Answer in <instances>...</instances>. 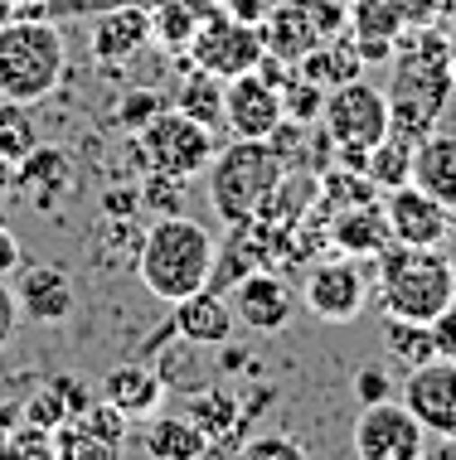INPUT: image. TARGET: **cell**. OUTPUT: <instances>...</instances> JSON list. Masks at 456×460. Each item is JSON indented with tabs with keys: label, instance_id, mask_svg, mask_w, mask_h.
Returning a JSON list of instances; mask_svg holds the SVG:
<instances>
[{
	"label": "cell",
	"instance_id": "obj_1",
	"mask_svg": "<svg viewBox=\"0 0 456 460\" xmlns=\"http://www.w3.org/2000/svg\"><path fill=\"white\" fill-rule=\"evenodd\" d=\"M452 97L447 73V34L437 30H403L393 40V88H389V131L423 141L433 136L442 107Z\"/></svg>",
	"mask_w": 456,
	"mask_h": 460
},
{
	"label": "cell",
	"instance_id": "obj_2",
	"mask_svg": "<svg viewBox=\"0 0 456 460\" xmlns=\"http://www.w3.org/2000/svg\"><path fill=\"white\" fill-rule=\"evenodd\" d=\"M214 233L200 218L165 214L146 228V238L137 243V277L156 301L175 305L184 296L204 291L214 277Z\"/></svg>",
	"mask_w": 456,
	"mask_h": 460
},
{
	"label": "cell",
	"instance_id": "obj_3",
	"mask_svg": "<svg viewBox=\"0 0 456 460\" xmlns=\"http://www.w3.org/2000/svg\"><path fill=\"white\" fill-rule=\"evenodd\" d=\"M374 281L379 301L398 320H433L456 301V262L442 247H413V243H389L374 257Z\"/></svg>",
	"mask_w": 456,
	"mask_h": 460
},
{
	"label": "cell",
	"instance_id": "obj_4",
	"mask_svg": "<svg viewBox=\"0 0 456 460\" xmlns=\"http://www.w3.org/2000/svg\"><path fill=\"white\" fill-rule=\"evenodd\" d=\"M68 73V40L58 24L40 15L0 24V97L10 102H44Z\"/></svg>",
	"mask_w": 456,
	"mask_h": 460
},
{
	"label": "cell",
	"instance_id": "obj_5",
	"mask_svg": "<svg viewBox=\"0 0 456 460\" xmlns=\"http://www.w3.org/2000/svg\"><path fill=\"white\" fill-rule=\"evenodd\" d=\"M282 155L267 141H253V136H233L224 151H214L209 160V208L219 214V223H253L263 214L273 184L282 180Z\"/></svg>",
	"mask_w": 456,
	"mask_h": 460
},
{
	"label": "cell",
	"instance_id": "obj_6",
	"mask_svg": "<svg viewBox=\"0 0 456 460\" xmlns=\"http://www.w3.org/2000/svg\"><path fill=\"white\" fill-rule=\"evenodd\" d=\"M320 121H326L330 146L340 151V165L364 170V155L389 136V93H379L374 83H360V78L335 83L326 93Z\"/></svg>",
	"mask_w": 456,
	"mask_h": 460
},
{
	"label": "cell",
	"instance_id": "obj_7",
	"mask_svg": "<svg viewBox=\"0 0 456 460\" xmlns=\"http://www.w3.org/2000/svg\"><path fill=\"white\" fill-rule=\"evenodd\" d=\"M214 151H219L214 127L194 121L190 111H180V107H160L156 117L137 131L141 170H165V175L194 180V175H204V170H209Z\"/></svg>",
	"mask_w": 456,
	"mask_h": 460
},
{
	"label": "cell",
	"instance_id": "obj_8",
	"mask_svg": "<svg viewBox=\"0 0 456 460\" xmlns=\"http://www.w3.org/2000/svg\"><path fill=\"white\" fill-rule=\"evenodd\" d=\"M263 54H267L263 49V24L238 20V15H228V10L204 15L200 30H194V40H190V64L204 68V73H219L224 83L257 68Z\"/></svg>",
	"mask_w": 456,
	"mask_h": 460
},
{
	"label": "cell",
	"instance_id": "obj_9",
	"mask_svg": "<svg viewBox=\"0 0 456 460\" xmlns=\"http://www.w3.org/2000/svg\"><path fill=\"white\" fill-rule=\"evenodd\" d=\"M427 441H433L427 427L403 407V397L398 402H393V397L364 402L360 421H354V431H350V446L360 460H417V456H427Z\"/></svg>",
	"mask_w": 456,
	"mask_h": 460
},
{
	"label": "cell",
	"instance_id": "obj_10",
	"mask_svg": "<svg viewBox=\"0 0 456 460\" xmlns=\"http://www.w3.org/2000/svg\"><path fill=\"white\" fill-rule=\"evenodd\" d=\"M301 305L311 310L326 325H350V320L364 315L369 305V277L360 257H326V262H311L301 286Z\"/></svg>",
	"mask_w": 456,
	"mask_h": 460
},
{
	"label": "cell",
	"instance_id": "obj_11",
	"mask_svg": "<svg viewBox=\"0 0 456 460\" xmlns=\"http://www.w3.org/2000/svg\"><path fill=\"white\" fill-rule=\"evenodd\" d=\"M403 407L427 427V437H456V358H427L408 368Z\"/></svg>",
	"mask_w": 456,
	"mask_h": 460
},
{
	"label": "cell",
	"instance_id": "obj_12",
	"mask_svg": "<svg viewBox=\"0 0 456 460\" xmlns=\"http://www.w3.org/2000/svg\"><path fill=\"white\" fill-rule=\"evenodd\" d=\"M282 117H287V111H282V88L263 68H248V73H238V78L224 83V127L233 136L267 141Z\"/></svg>",
	"mask_w": 456,
	"mask_h": 460
},
{
	"label": "cell",
	"instance_id": "obj_13",
	"mask_svg": "<svg viewBox=\"0 0 456 460\" xmlns=\"http://www.w3.org/2000/svg\"><path fill=\"white\" fill-rule=\"evenodd\" d=\"M228 305H233V315H238V325H248L257 334H277V330L291 325V315H297V291H291L277 271L253 267L248 277L228 291Z\"/></svg>",
	"mask_w": 456,
	"mask_h": 460
},
{
	"label": "cell",
	"instance_id": "obj_14",
	"mask_svg": "<svg viewBox=\"0 0 456 460\" xmlns=\"http://www.w3.org/2000/svg\"><path fill=\"white\" fill-rule=\"evenodd\" d=\"M384 218H389V233L393 243H413V247H442L452 238V208L437 204L427 190H417V184H398V190H389L384 199Z\"/></svg>",
	"mask_w": 456,
	"mask_h": 460
},
{
	"label": "cell",
	"instance_id": "obj_15",
	"mask_svg": "<svg viewBox=\"0 0 456 460\" xmlns=\"http://www.w3.org/2000/svg\"><path fill=\"white\" fill-rule=\"evenodd\" d=\"M175 315H170V325L190 349H224L233 340V325H238V315H233L228 296L214 291V286H204V291L184 296V301L170 305Z\"/></svg>",
	"mask_w": 456,
	"mask_h": 460
},
{
	"label": "cell",
	"instance_id": "obj_16",
	"mask_svg": "<svg viewBox=\"0 0 456 460\" xmlns=\"http://www.w3.org/2000/svg\"><path fill=\"white\" fill-rule=\"evenodd\" d=\"M330 243H335V252L344 257H360V262H374L379 252L393 243L389 233V218H384V204H350V208H335V218H330Z\"/></svg>",
	"mask_w": 456,
	"mask_h": 460
},
{
	"label": "cell",
	"instance_id": "obj_17",
	"mask_svg": "<svg viewBox=\"0 0 456 460\" xmlns=\"http://www.w3.org/2000/svg\"><path fill=\"white\" fill-rule=\"evenodd\" d=\"M15 301H20V315L34 320V325H64L73 310V286L64 267H20Z\"/></svg>",
	"mask_w": 456,
	"mask_h": 460
},
{
	"label": "cell",
	"instance_id": "obj_18",
	"mask_svg": "<svg viewBox=\"0 0 456 460\" xmlns=\"http://www.w3.org/2000/svg\"><path fill=\"white\" fill-rule=\"evenodd\" d=\"M160 393H165V383H160V373L146 368V364H121L112 373H103V383H97V397H103L107 407H117L127 421L151 417L160 407Z\"/></svg>",
	"mask_w": 456,
	"mask_h": 460
},
{
	"label": "cell",
	"instance_id": "obj_19",
	"mask_svg": "<svg viewBox=\"0 0 456 460\" xmlns=\"http://www.w3.org/2000/svg\"><path fill=\"white\" fill-rule=\"evenodd\" d=\"M146 456L156 460H200L214 451V441H209V431L194 421L190 412H151V427H146Z\"/></svg>",
	"mask_w": 456,
	"mask_h": 460
},
{
	"label": "cell",
	"instance_id": "obj_20",
	"mask_svg": "<svg viewBox=\"0 0 456 460\" xmlns=\"http://www.w3.org/2000/svg\"><path fill=\"white\" fill-rule=\"evenodd\" d=\"M413 184L427 190L437 204H447L456 214V136L447 131H433L417 141L413 151Z\"/></svg>",
	"mask_w": 456,
	"mask_h": 460
},
{
	"label": "cell",
	"instance_id": "obj_21",
	"mask_svg": "<svg viewBox=\"0 0 456 460\" xmlns=\"http://www.w3.org/2000/svg\"><path fill=\"white\" fill-rule=\"evenodd\" d=\"M141 44H151V10H141V5L107 10L93 30V54L103 58V64H121V58H131Z\"/></svg>",
	"mask_w": 456,
	"mask_h": 460
},
{
	"label": "cell",
	"instance_id": "obj_22",
	"mask_svg": "<svg viewBox=\"0 0 456 460\" xmlns=\"http://www.w3.org/2000/svg\"><path fill=\"white\" fill-rule=\"evenodd\" d=\"M316 199H320V175L306 170V165H291V170H282V180L273 184V194H267V204H263L257 218L291 233V223H301L306 214H311Z\"/></svg>",
	"mask_w": 456,
	"mask_h": 460
},
{
	"label": "cell",
	"instance_id": "obj_23",
	"mask_svg": "<svg viewBox=\"0 0 456 460\" xmlns=\"http://www.w3.org/2000/svg\"><path fill=\"white\" fill-rule=\"evenodd\" d=\"M68 155L58 146H34L24 160H15V190L30 194L40 208H54V199L68 190Z\"/></svg>",
	"mask_w": 456,
	"mask_h": 460
},
{
	"label": "cell",
	"instance_id": "obj_24",
	"mask_svg": "<svg viewBox=\"0 0 456 460\" xmlns=\"http://www.w3.org/2000/svg\"><path fill=\"white\" fill-rule=\"evenodd\" d=\"M316 44H320V34H316V24L306 20V10L297 5V0L282 5V10H273L267 24H263V49L273 58H282V64H291V68H297V58L311 54Z\"/></svg>",
	"mask_w": 456,
	"mask_h": 460
},
{
	"label": "cell",
	"instance_id": "obj_25",
	"mask_svg": "<svg viewBox=\"0 0 456 460\" xmlns=\"http://www.w3.org/2000/svg\"><path fill=\"white\" fill-rule=\"evenodd\" d=\"M219 0H156L151 5V40L165 49H190L204 15H214Z\"/></svg>",
	"mask_w": 456,
	"mask_h": 460
},
{
	"label": "cell",
	"instance_id": "obj_26",
	"mask_svg": "<svg viewBox=\"0 0 456 460\" xmlns=\"http://www.w3.org/2000/svg\"><path fill=\"white\" fill-rule=\"evenodd\" d=\"M413 151H417V141L389 131L384 141L364 155V175L374 180V190H398V184H408L413 180Z\"/></svg>",
	"mask_w": 456,
	"mask_h": 460
},
{
	"label": "cell",
	"instance_id": "obj_27",
	"mask_svg": "<svg viewBox=\"0 0 456 460\" xmlns=\"http://www.w3.org/2000/svg\"><path fill=\"white\" fill-rule=\"evenodd\" d=\"M350 30L354 40H398L408 30V5L403 0H354Z\"/></svg>",
	"mask_w": 456,
	"mask_h": 460
},
{
	"label": "cell",
	"instance_id": "obj_28",
	"mask_svg": "<svg viewBox=\"0 0 456 460\" xmlns=\"http://www.w3.org/2000/svg\"><path fill=\"white\" fill-rule=\"evenodd\" d=\"M384 354L393 358V364H403V368H417V364H427V358H437L433 325L389 315V325H384Z\"/></svg>",
	"mask_w": 456,
	"mask_h": 460
},
{
	"label": "cell",
	"instance_id": "obj_29",
	"mask_svg": "<svg viewBox=\"0 0 456 460\" xmlns=\"http://www.w3.org/2000/svg\"><path fill=\"white\" fill-rule=\"evenodd\" d=\"M175 107H180V111H190L194 121H204V127H214V131H219V121H224V78H219V73L194 68L190 78L180 83Z\"/></svg>",
	"mask_w": 456,
	"mask_h": 460
},
{
	"label": "cell",
	"instance_id": "obj_30",
	"mask_svg": "<svg viewBox=\"0 0 456 460\" xmlns=\"http://www.w3.org/2000/svg\"><path fill=\"white\" fill-rule=\"evenodd\" d=\"M34 146H40V131H34L30 107L0 97V155H5V160H24Z\"/></svg>",
	"mask_w": 456,
	"mask_h": 460
},
{
	"label": "cell",
	"instance_id": "obj_31",
	"mask_svg": "<svg viewBox=\"0 0 456 460\" xmlns=\"http://www.w3.org/2000/svg\"><path fill=\"white\" fill-rule=\"evenodd\" d=\"M73 421H78V427L88 431V437H93L97 446H107L112 456L121 451V446H127V417H121L117 407H107L103 397H93V402L83 407V412L73 417Z\"/></svg>",
	"mask_w": 456,
	"mask_h": 460
},
{
	"label": "cell",
	"instance_id": "obj_32",
	"mask_svg": "<svg viewBox=\"0 0 456 460\" xmlns=\"http://www.w3.org/2000/svg\"><path fill=\"white\" fill-rule=\"evenodd\" d=\"M137 194H141V208H151L156 218L184 214V180H180V175H165V170H146V180L137 184Z\"/></svg>",
	"mask_w": 456,
	"mask_h": 460
},
{
	"label": "cell",
	"instance_id": "obj_33",
	"mask_svg": "<svg viewBox=\"0 0 456 460\" xmlns=\"http://www.w3.org/2000/svg\"><path fill=\"white\" fill-rule=\"evenodd\" d=\"M326 93L330 88H320V83L311 78H301V73H291L287 83H282V111H287L291 121H320V107H326Z\"/></svg>",
	"mask_w": 456,
	"mask_h": 460
},
{
	"label": "cell",
	"instance_id": "obj_34",
	"mask_svg": "<svg viewBox=\"0 0 456 460\" xmlns=\"http://www.w3.org/2000/svg\"><path fill=\"white\" fill-rule=\"evenodd\" d=\"M160 107H165V97H160L156 88H131V93H121V97H117V127L137 136Z\"/></svg>",
	"mask_w": 456,
	"mask_h": 460
},
{
	"label": "cell",
	"instance_id": "obj_35",
	"mask_svg": "<svg viewBox=\"0 0 456 460\" xmlns=\"http://www.w3.org/2000/svg\"><path fill=\"white\" fill-rule=\"evenodd\" d=\"M190 417L200 421V427L209 431V441L219 446V431H228V427H233L238 407H233V397H228V393H204V397H194V402H190Z\"/></svg>",
	"mask_w": 456,
	"mask_h": 460
},
{
	"label": "cell",
	"instance_id": "obj_36",
	"mask_svg": "<svg viewBox=\"0 0 456 460\" xmlns=\"http://www.w3.org/2000/svg\"><path fill=\"white\" fill-rule=\"evenodd\" d=\"M243 456H248V460H301L306 446L297 437H282V431H273V437H253L248 446H243Z\"/></svg>",
	"mask_w": 456,
	"mask_h": 460
},
{
	"label": "cell",
	"instance_id": "obj_37",
	"mask_svg": "<svg viewBox=\"0 0 456 460\" xmlns=\"http://www.w3.org/2000/svg\"><path fill=\"white\" fill-rule=\"evenodd\" d=\"M24 421H34V427L54 431L58 421H68V402H64V397H58L54 388H44V393H34L30 402H24Z\"/></svg>",
	"mask_w": 456,
	"mask_h": 460
},
{
	"label": "cell",
	"instance_id": "obj_38",
	"mask_svg": "<svg viewBox=\"0 0 456 460\" xmlns=\"http://www.w3.org/2000/svg\"><path fill=\"white\" fill-rule=\"evenodd\" d=\"M354 397H360V407H364V402H384V397H393L389 368H384V364H364L360 373H354Z\"/></svg>",
	"mask_w": 456,
	"mask_h": 460
},
{
	"label": "cell",
	"instance_id": "obj_39",
	"mask_svg": "<svg viewBox=\"0 0 456 460\" xmlns=\"http://www.w3.org/2000/svg\"><path fill=\"white\" fill-rule=\"evenodd\" d=\"M297 5L306 10V20L316 24V34H320V40H330V34H335L340 24H344V10L335 5V0H297Z\"/></svg>",
	"mask_w": 456,
	"mask_h": 460
},
{
	"label": "cell",
	"instance_id": "obj_40",
	"mask_svg": "<svg viewBox=\"0 0 456 460\" xmlns=\"http://www.w3.org/2000/svg\"><path fill=\"white\" fill-rule=\"evenodd\" d=\"M433 349L437 358H456V301L433 320Z\"/></svg>",
	"mask_w": 456,
	"mask_h": 460
},
{
	"label": "cell",
	"instance_id": "obj_41",
	"mask_svg": "<svg viewBox=\"0 0 456 460\" xmlns=\"http://www.w3.org/2000/svg\"><path fill=\"white\" fill-rule=\"evenodd\" d=\"M49 388H54V393H58V397H64V402H68V417H78L83 407H88L93 397H97V393H88V388H83V378H73V373H64V378H54V383H49Z\"/></svg>",
	"mask_w": 456,
	"mask_h": 460
},
{
	"label": "cell",
	"instance_id": "obj_42",
	"mask_svg": "<svg viewBox=\"0 0 456 460\" xmlns=\"http://www.w3.org/2000/svg\"><path fill=\"white\" fill-rule=\"evenodd\" d=\"M20 330V301H15V286L0 281V349H5L10 340H15Z\"/></svg>",
	"mask_w": 456,
	"mask_h": 460
},
{
	"label": "cell",
	"instance_id": "obj_43",
	"mask_svg": "<svg viewBox=\"0 0 456 460\" xmlns=\"http://www.w3.org/2000/svg\"><path fill=\"white\" fill-rule=\"evenodd\" d=\"M24 267V247L15 243V233L0 223V277H10V271H20Z\"/></svg>",
	"mask_w": 456,
	"mask_h": 460
},
{
	"label": "cell",
	"instance_id": "obj_44",
	"mask_svg": "<svg viewBox=\"0 0 456 460\" xmlns=\"http://www.w3.org/2000/svg\"><path fill=\"white\" fill-rule=\"evenodd\" d=\"M219 5H224L228 15H238V20H257L267 10V0H219Z\"/></svg>",
	"mask_w": 456,
	"mask_h": 460
},
{
	"label": "cell",
	"instance_id": "obj_45",
	"mask_svg": "<svg viewBox=\"0 0 456 460\" xmlns=\"http://www.w3.org/2000/svg\"><path fill=\"white\" fill-rule=\"evenodd\" d=\"M427 451H433L437 460H456V437H433V441H427Z\"/></svg>",
	"mask_w": 456,
	"mask_h": 460
},
{
	"label": "cell",
	"instance_id": "obj_46",
	"mask_svg": "<svg viewBox=\"0 0 456 460\" xmlns=\"http://www.w3.org/2000/svg\"><path fill=\"white\" fill-rule=\"evenodd\" d=\"M10 190H15V160L0 155V199H5Z\"/></svg>",
	"mask_w": 456,
	"mask_h": 460
},
{
	"label": "cell",
	"instance_id": "obj_47",
	"mask_svg": "<svg viewBox=\"0 0 456 460\" xmlns=\"http://www.w3.org/2000/svg\"><path fill=\"white\" fill-rule=\"evenodd\" d=\"M447 73H452V88H456V24L447 30Z\"/></svg>",
	"mask_w": 456,
	"mask_h": 460
},
{
	"label": "cell",
	"instance_id": "obj_48",
	"mask_svg": "<svg viewBox=\"0 0 456 460\" xmlns=\"http://www.w3.org/2000/svg\"><path fill=\"white\" fill-rule=\"evenodd\" d=\"M15 5H20V0H0V24L15 20Z\"/></svg>",
	"mask_w": 456,
	"mask_h": 460
},
{
	"label": "cell",
	"instance_id": "obj_49",
	"mask_svg": "<svg viewBox=\"0 0 456 460\" xmlns=\"http://www.w3.org/2000/svg\"><path fill=\"white\" fill-rule=\"evenodd\" d=\"M24 5H40V0H24Z\"/></svg>",
	"mask_w": 456,
	"mask_h": 460
}]
</instances>
